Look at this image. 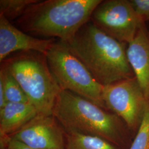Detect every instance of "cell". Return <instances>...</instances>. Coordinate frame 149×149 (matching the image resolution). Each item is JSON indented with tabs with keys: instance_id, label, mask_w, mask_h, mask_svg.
Returning a JSON list of instances; mask_svg holds the SVG:
<instances>
[{
	"instance_id": "6da1fadb",
	"label": "cell",
	"mask_w": 149,
	"mask_h": 149,
	"mask_svg": "<svg viewBox=\"0 0 149 149\" xmlns=\"http://www.w3.org/2000/svg\"><path fill=\"white\" fill-rule=\"evenodd\" d=\"M64 42L103 86L135 77L128 61V44L109 36L90 20Z\"/></svg>"
},
{
	"instance_id": "7a4b0ae2",
	"label": "cell",
	"mask_w": 149,
	"mask_h": 149,
	"mask_svg": "<svg viewBox=\"0 0 149 149\" xmlns=\"http://www.w3.org/2000/svg\"><path fill=\"white\" fill-rule=\"evenodd\" d=\"M53 116L66 132L97 136L126 149L132 143V133L116 114L68 91L60 92Z\"/></svg>"
},
{
	"instance_id": "3957f363",
	"label": "cell",
	"mask_w": 149,
	"mask_h": 149,
	"mask_svg": "<svg viewBox=\"0 0 149 149\" xmlns=\"http://www.w3.org/2000/svg\"><path fill=\"white\" fill-rule=\"evenodd\" d=\"M102 0H46L30 6L16 20L18 27L31 36L71 39Z\"/></svg>"
},
{
	"instance_id": "277c9868",
	"label": "cell",
	"mask_w": 149,
	"mask_h": 149,
	"mask_svg": "<svg viewBox=\"0 0 149 149\" xmlns=\"http://www.w3.org/2000/svg\"><path fill=\"white\" fill-rule=\"evenodd\" d=\"M1 65L17 81L38 114L53 115L61 89L50 70L45 55L33 51L18 52Z\"/></svg>"
},
{
	"instance_id": "5b68a950",
	"label": "cell",
	"mask_w": 149,
	"mask_h": 149,
	"mask_svg": "<svg viewBox=\"0 0 149 149\" xmlns=\"http://www.w3.org/2000/svg\"><path fill=\"white\" fill-rule=\"evenodd\" d=\"M45 56L50 70L61 90L74 93L108 110L102 99L103 86L64 42L55 41Z\"/></svg>"
},
{
	"instance_id": "8992f818",
	"label": "cell",
	"mask_w": 149,
	"mask_h": 149,
	"mask_svg": "<svg viewBox=\"0 0 149 149\" xmlns=\"http://www.w3.org/2000/svg\"><path fill=\"white\" fill-rule=\"evenodd\" d=\"M102 99L107 109L136 133L148 102L135 77L103 86Z\"/></svg>"
},
{
	"instance_id": "52a82bcc",
	"label": "cell",
	"mask_w": 149,
	"mask_h": 149,
	"mask_svg": "<svg viewBox=\"0 0 149 149\" xmlns=\"http://www.w3.org/2000/svg\"><path fill=\"white\" fill-rule=\"evenodd\" d=\"M90 21L109 36L127 44L133 40L144 23L128 0L102 1L93 12Z\"/></svg>"
},
{
	"instance_id": "ba28073f",
	"label": "cell",
	"mask_w": 149,
	"mask_h": 149,
	"mask_svg": "<svg viewBox=\"0 0 149 149\" xmlns=\"http://www.w3.org/2000/svg\"><path fill=\"white\" fill-rule=\"evenodd\" d=\"M8 137L33 149H66V132L53 115L38 114Z\"/></svg>"
},
{
	"instance_id": "9c48e42d",
	"label": "cell",
	"mask_w": 149,
	"mask_h": 149,
	"mask_svg": "<svg viewBox=\"0 0 149 149\" xmlns=\"http://www.w3.org/2000/svg\"><path fill=\"white\" fill-rule=\"evenodd\" d=\"M55 42L54 38H38L19 29L0 15V62L16 52L33 51L46 55Z\"/></svg>"
},
{
	"instance_id": "30bf717a",
	"label": "cell",
	"mask_w": 149,
	"mask_h": 149,
	"mask_svg": "<svg viewBox=\"0 0 149 149\" xmlns=\"http://www.w3.org/2000/svg\"><path fill=\"white\" fill-rule=\"evenodd\" d=\"M127 53L134 76L149 103V31L145 23L128 44Z\"/></svg>"
},
{
	"instance_id": "8fae6325",
	"label": "cell",
	"mask_w": 149,
	"mask_h": 149,
	"mask_svg": "<svg viewBox=\"0 0 149 149\" xmlns=\"http://www.w3.org/2000/svg\"><path fill=\"white\" fill-rule=\"evenodd\" d=\"M38 114L30 103L7 102L0 109V138L15 133Z\"/></svg>"
},
{
	"instance_id": "7c38bea8",
	"label": "cell",
	"mask_w": 149,
	"mask_h": 149,
	"mask_svg": "<svg viewBox=\"0 0 149 149\" xmlns=\"http://www.w3.org/2000/svg\"><path fill=\"white\" fill-rule=\"evenodd\" d=\"M65 149H128L104 139L76 132H66Z\"/></svg>"
},
{
	"instance_id": "4fadbf2b",
	"label": "cell",
	"mask_w": 149,
	"mask_h": 149,
	"mask_svg": "<svg viewBox=\"0 0 149 149\" xmlns=\"http://www.w3.org/2000/svg\"><path fill=\"white\" fill-rule=\"evenodd\" d=\"M0 83L3 87L7 102L29 103L17 81L5 66L1 65Z\"/></svg>"
},
{
	"instance_id": "5bb4252c",
	"label": "cell",
	"mask_w": 149,
	"mask_h": 149,
	"mask_svg": "<svg viewBox=\"0 0 149 149\" xmlns=\"http://www.w3.org/2000/svg\"><path fill=\"white\" fill-rule=\"evenodd\" d=\"M39 0H0V15L9 21L17 20L27 8Z\"/></svg>"
},
{
	"instance_id": "9a60e30c",
	"label": "cell",
	"mask_w": 149,
	"mask_h": 149,
	"mask_svg": "<svg viewBox=\"0 0 149 149\" xmlns=\"http://www.w3.org/2000/svg\"><path fill=\"white\" fill-rule=\"evenodd\" d=\"M128 149H149V102L145 108L140 127Z\"/></svg>"
},
{
	"instance_id": "2e32d148",
	"label": "cell",
	"mask_w": 149,
	"mask_h": 149,
	"mask_svg": "<svg viewBox=\"0 0 149 149\" xmlns=\"http://www.w3.org/2000/svg\"><path fill=\"white\" fill-rule=\"evenodd\" d=\"M137 16L145 23L149 21V0H129Z\"/></svg>"
},
{
	"instance_id": "e0dca14e",
	"label": "cell",
	"mask_w": 149,
	"mask_h": 149,
	"mask_svg": "<svg viewBox=\"0 0 149 149\" xmlns=\"http://www.w3.org/2000/svg\"><path fill=\"white\" fill-rule=\"evenodd\" d=\"M0 144L4 145L8 149H35L28 147L10 137L0 138Z\"/></svg>"
},
{
	"instance_id": "ac0fdd59",
	"label": "cell",
	"mask_w": 149,
	"mask_h": 149,
	"mask_svg": "<svg viewBox=\"0 0 149 149\" xmlns=\"http://www.w3.org/2000/svg\"><path fill=\"white\" fill-rule=\"evenodd\" d=\"M0 149H8L4 145L0 144Z\"/></svg>"
}]
</instances>
